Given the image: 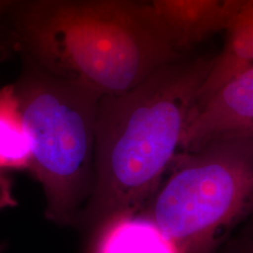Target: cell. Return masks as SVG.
Wrapping results in <instances>:
<instances>
[{
    "mask_svg": "<svg viewBox=\"0 0 253 253\" xmlns=\"http://www.w3.org/2000/svg\"><path fill=\"white\" fill-rule=\"evenodd\" d=\"M212 59H178L100 100L94 183L77 226L89 238L141 212L181 153Z\"/></svg>",
    "mask_w": 253,
    "mask_h": 253,
    "instance_id": "cell-1",
    "label": "cell"
},
{
    "mask_svg": "<svg viewBox=\"0 0 253 253\" xmlns=\"http://www.w3.org/2000/svg\"><path fill=\"white\" fill-rule=\"evenodd\" d=\"M0 19L19 58L101 96L125 93L178 58L154 9L138 0H26Z\"/></svg>",
    "mask_w": 253,
    "mask_h": 253,
    "instance_id": "cell-2",
    "label": "cell"
},
{
    "mask_svg": "<svg viewBox=\"0 0 253 253\" xmlns=\"http://www.w3.org/2000/svg\"><path fill=\"white\" fill-rule=\"evenodd\" d=\"M20 60L13 86L32 140L28 172L42 191L46 219L75 227L93 190L102 96L80 81Z\"/></svg>",
    "mask_w": 253,
    "mask_h": 253,
    "instance_id": "cell-3",
    "label": "cell"
},
{
    "mask_svg": "<svg viewBox=\"0 0 253 253\" xmlns=\"http://www.w3.org/2000/svg\"><path fill=\"white\" fill-rule=\"evenodd\" d=\"M177 253H212L253 216V131L225 132L179 153L141 211Z\"/></svg>",
    "mask_w": 253,
    "mask_h": 253,
    "instance_id": "cell-4",
    "label": "cell"
},
{
    "mask_svg": "<svg viewBox=\"0 0 253 253\" xmlns=\"http://www.w3.org/2000/svg\"><path fill=\"white\" fill-rule=\"evenodd\" d=\"M233 131H253V67L227 80L196 108L181 153L213 136Z\"/></svg>",
    "mask_w": 253,
    "mask_h": 253,
    "instance_id": "cell-5",
    "label": "cell"
},
{
    "mask_svg": "<svg viewBox=\"0 0 253 253\" xmlns=\"http://www.w3.org/2000/svg\"><path fill=\"white\" fill-rule=\"evenodd\" d=\"M177 52L226 30L244 0H147Z\"/></svg>",
    "mask_w": 253,
    "mask_h": 253,
    "instance_id": "cell-6",
    "label": "cell"
},
{
    "mask_svg": "<svg viewBox=\"0 0 253 253\" xmlns=\"http://www.w3.org/2000/svg\"><path fill=\"white\" fill-rule=\"evenodd\" d=\"M225 31V43L212 59L197 107L231 78L253 67V1L240 9Z\"/></svg>",
    "mask_w": 253,
    "mask_h": 253,
    "instance_id": "cell-7",
    "label": "cell"
},
{
    "mask_svg": "<svg viewBox=\"0 0 253 253\" xmlns=\"http://www.w3.org/2000/svg\"><path fill=\"white\" fill-rule=\"evenodd\" d=\"M87 239L89 253H177L175 246L141 213L112 221Z\"/></svg>",
    "mask_w": 253,
    "mask_h": 253,
    "instance_id": "cell-8",
    "label": "cell"
},
{
    "mask_svg": "<svg viewBox=\"0 0 253 253\" xmlns=\"http://www.w3.org/2000/svg\"><path fill=\"white\" fill-rule=\"evenodd\" d=\"M32 140L13 82L0 84V170H30Z\"/></svg>",
    "mask_w": 253,
    "mask_h": 253,
    "instance_id": "cell-9",
    "label": "cell"
},
{
    "mask_svg": "<svg viewBox=\"0 0 253 253\" xmlns=\"http://www.w3.org/2000/svg\"><path fill=\"white\" fill-rule=\"evenodd\" d=\"M218 253H253V226L224 243Z\"/></svg>",
    "mask_w": 253,
    "mask_h": 253,
    "instance_id": "cell-10",
    "label": "cell"
},
{
    "mask_svg": "<svg viewBox=\"0 0 253 253\" xmlns=\"http://www.w3.org/2000/svg\"><path fill=\"white\" fill-rule=\"evenodd\" d=\"M15 205H17V202H15L8 178L4 175V171L0 170V210L15 207Z\"/></svg>",
    "mask_w": 253,
    "mask_h": 253,
    "instance_id": "cell-11",
    "label": "cell"
},
{
    "mask_svg": "<svg viewBox=\"0 0 253 253\" xmlns=\"http://www.w3.org/2000/svg\"><path fill=\"white\" fill-rule=\"evenodd\" d=\"M24 1H26V0H0V15L4 14L5 12H7L9 8L14 7L15 5Z\"/></svg>",
    "mask_w": 253,
    "mask_h": 253,
    "instance_id": "cell-12",
    "label": "cell"
},
{
    "mask_svg": "<svg viewBox=\"0 0 253 253\" xmlns=\"http://www.w3.org/2000/svg\"><path fill=\"white\" fill-rule=\"evenodd\" d=\"M253 0H244V6H246V5H249L250 2H252Z\"/></svg>",
    "mask_w": 253,
    "mask_h": 253,
    "instance_id": "cell-13",
    "label": "cell"
},
{
    "mask_svg": "<svg viewBox=\"0 0 253 253\" xmlns=\"http://www.w3.org/2000/svg\"><path fill=\"white\" fill-rule=\"evenodd\" d=\"M138 1H142V2H145V4H147V0H138Z\"/></svg>",
    "mask_w": 253,
    "mask_h": 253,
    "instance_id": "cell-14",
    "label": "cell"
},
{
    "mask_svg": "<svg viewBox=\"0 0 253 253\" xmlns=\"http://www.w3.org/2000/svg\"><path fill=\"white\" fill-rule=\"evenodd\" d=\"M0 253H2V252H1V251H0Z\"/></svg>",
    "mask_w": 253,
    "mask_h": 253,
    "instance_id": "cell-15",
    "label": "cell"
}]
</instances>
